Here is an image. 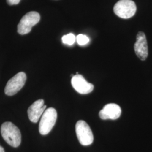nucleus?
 <instances>
[{"label":"nucleus","instance_id":"nucleus-14","mask_svg":"<svg viewBox=\"0 0 152 152\" xmlns=\"http://www.w3.org/2000/svg\"><path fill=\"white\" fill-rule=\"evenodd\" d=\"M0 152H5V150H4V148L1 147V145H0Z\"/></svg>","mask_w":152,"mask_h":152},{"label":"nucleus","instance_id":"nucleus-13","mask_svg":"<svg viewBox=\"0 0 152 152\" xmlns=\"http://www.w3.org/2000/svg\"><path fill=\"white\" fill-rule=\"evenodd\" d=\"M7 2L10 5H18L20 0H6Z\"/></svg>","mask_w":152,"mask_h":152},{"label":"nucleus","instance_id":"nucleus-4","mask_svg":"<svg viewBox=\"0 0 152 152\" xmlns=\"http://www.w3.org/2000/svg\"><path fill=\"white\" fill-rule=\"evenodd\" d=\"M76 132L77 137L81 145L87 146L92 144L94 135L90 126L85 121L80 120L76 123Z\"/></svg>","mask_w":152,"mask_h":152},{"label":"nucleus","instance_id":"nucleus-11","mask_svg":"<svg viewBox=\"0 0 152 152\" xmlns=\"http://www.w3.org/2000/svg\"><path fill=\"white\" fill-rule=\"evenodd\" d=\"M76 41V36L73 33H69L68 34L64 35L62 37L63 43L68 45H72L73 44H75Z\"/></svg>","mask_w":152,"mask_h":152},{"label":"nucleus","instance_id":"nucleus-2","mask_svg":"<svg viewBox=\"0 0 152 152\" xmlns=\"http://www.w3.org/2000/svg\"><path fill=\"white\" fill-rule=\"evenodd\" d=\"M57 119V112L54 108L46 109L39 124V132L42 135L48 134L54 126Z\"/></svg>","mask_w":152,"mask_h":152},{"label":"nucleus","instance_id":"nucleus-10","mask_svg":"<svg viewBox=\"0 0 152 152\" xmlns=\"http://www.w3.org/2000/svg\"><path fill=\"white\" fill-rule=\"evenodd\" d=\"M121 108L118 105L108 104L100 111L99 117L102 120H117L121 116Z\"/></svg>","mask_w":152,"mask_h":152},{"label":"nucleus","instance_id":"nucleus-6","mask_svg":"<svg viewBox=\"0 0 152 152\" xmlns=\"http://www.w3.org/2000/svg\"><path fill=\"white\" fill-rule=\"evenodd\" d=\"M27 80V76L24 72H20L12 77L7 82L5 92L7 95L12 96L22 89Z\"/></svg>","mask_w":152,"mask_h":152},{"label":"nucleus","instance_id":"nucleus-7","mask_svg":"<svg viewBox=\"0 0 152 152\" xmlns=\"http://www.w3.org/2000/svg\"><path fill=\"white\" fill-rule=\"evenodd\" d=\"M71 83L77 92L81 94H87L92 91L94 85L88 83L81 75H76L72 78Z\"/></svg>","mask_w":152,"mask_h":152},{"label":"nucleus","instance_id":"nucleus-8","mask_svg":"<svg viewBox=\"0 0 152 152\" xmlns=\"http://www.w3.org/2000/svg\"><path fill=\"white\" fill-rule=\"evenodd\" d=\"M134 50L136 55L141 60H145L148 55V48L145 34L139 32L136 36V41L134 45Z\"/></svg>","mask_w":152,"mask_h":152},{"label":"nucleus","instance_id":"nucleus-12","mask_svg":"<svg viewBox=\"0 0 152 152\" xmlns=\"http://www.w3.org/2000/svg\"><path fill=\"white\" fill-rule=\"evenodd\" d=\"M76 41L79 45L83 46L88 44L90 41V39L86 35L80 34L76 37Z\"/></svg>","mask_w":152,"mask_h":152},{"label":"nucleus","instance_id":"nucleus-5","mask_svg":"<svg viewBox=\"0 0 152 152\" xmlns=\"http://www.w3.org/2000/svg\"><path fill=\"white\" fill-rule=\"evenodd\" d=\"M40 20V15L37 12L31 11L23 16L18 25V32L20 34H26L30 32L33 26Z\"/></svg>","mask_w":152,"mask_h":152},{"label":"nucleus","instance_id":"nucleus-3","mask_svg":"<svg viewBox=\"0 0 152 152\" xmlns=\"http://www.w3.org/2000/svg\"><path fill=\"white\" fill-rule=\"evenodd\" d=\"M135 3L132 0H120L114 6L115 15L122 19H129L134 16L136 11Z\"/></svg>","mask_w":152,"mask_h":152},{"label":"nucleus","instance_id":"nucleus-1","mask_svg":"<svg viewBox=\"0 0 152 152\" xmlns=\"http://www.w3.org/2000/svg\"><path fill=\"white\" fill-rule=\"evenodd\" d=\"M3 139L11 147H19L21 143L22 135L19 129L11 122H4L1 127Z\"/></svg>","mask_w":152,"mask_h":152},{"label":"nucleus","instance_id":"nucleus-9","mask_svg":"<svg viewBox=\"0 0 152 152\" xmlns=\"http://www.w3.org/2000/svg\"><path fill=\"white\" fill-rule=\"evenodd\" d=\"M46 108L43 99H39L34 102L28 109L29 119L33 123H37Z\"/></svg>","mask_w":152,"mask_h":152}]
</instances>
